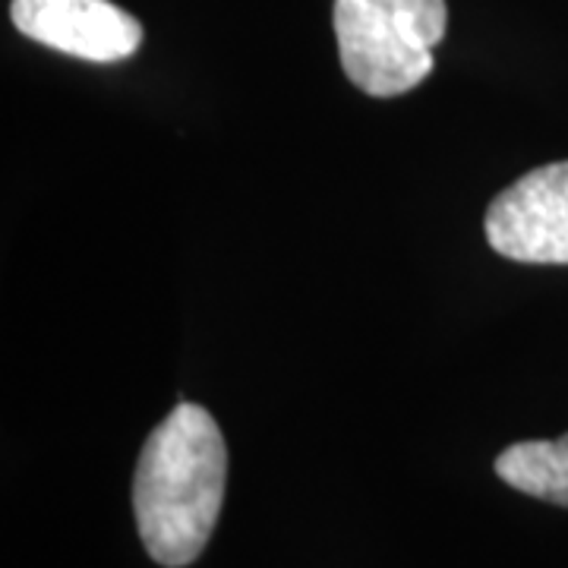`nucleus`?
Here are the masks:
<instances>
[{
    "label": "nucleus",
    "instance_id": "obj_4",
    "mask_svg": "<svg viewBox=\"0 0 568 568\" xmlns=\"http://www.w3.org/2000/svg\"><path fill=\"white\" fill-rule=\"evenodd\" d=\"M10 20L26 39L80 61H123L142 44L140 20L111 0H10Z\"/></svg>",
    "mask_w": 568,
    "mask_h": 568
},
{
    "label": "nucleus",
    "instance_id": "obj_2",
    "mask_svg": "<svg viewBox=\"0 0 568 568\" xmlns=\"http://www.w3.org/2000/svg\"><path fill=\"white\" fill-rule=\"evenodd\" d=\"M446 0H335V39L347 80L373 99H395L433 73L446 39Z\"/></svg>",
    "mask_w": 568,
    "mask_h": 568
},
{
    "label": "nucleus",
    "instance_id": "obj_3",
    "mask_svg": "<svg viewBox=\"0 0 568 568\" xmlns=\"http://www.w3.org/2000/svg\"><path fill=\"white\" fill-rule=\"evenodd\" d=\"M487 241L515 263L568 265V162L508 183L487 209Z\"/></svg>",
    "mask_w": 568,
    "mask_h": 568
},
{
    "label": "nucleus",
    "instance_id": "obj_5",
    "mask_svg": "<svg viewBox=\"0 0 568 568\" xmlns=\"http://www.w3.org/2000/svg\"><path fill=\"white\" fill-rule=\"evenodd\" d=\"M496 474L525 496L568 508V433L508 446L496 458Z\"/></svg>",
    "mask_w": 568,
    "mask_h": 568
},
{
    "label": "nucleus",
    "instance_id": "obj_1",
    "mask_svg": "<svg viewBox=\"0 0 568 568\" xmlns=\"http://www.w3.org/2000/svg\"><path fill=\"white\" fill-rule=\"evenodd\" d=\"M227 480V448L215 417L181 402L145 439L133 474V511L145 552L164 568L200 559Z\"/></svg>",
    "mask_w": 568,
    "mask_h": 568
}]
</instances>
